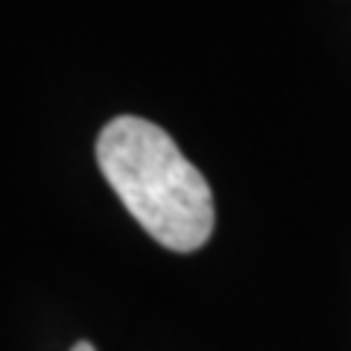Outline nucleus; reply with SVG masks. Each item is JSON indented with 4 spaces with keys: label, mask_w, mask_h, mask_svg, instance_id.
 Returning a JSON list of instances; mask_svg holds the SVG:
<instances>
[{
    "label": "nucleus",
    "mask_w": 351,
    "mask_h": 351,
    "mask_svg": "<svg viewBox=\"0 0 351 351\" xmlns=\"http://www.w3.org/2000/svg\"><path fill=\"white\" fill-rule=\"evenodd\" d=\"M97 164L141 228L170 252H196L214 232V193L176 141L144 117H114L97 138Z\"/></svg>",
    "instance_id": "1"
},
{
    "label": "nucleus",
    "mask_w": 351,
    "mask_h": 351,
    "mask_svg": "<svg viewBox=\"0 0 351 351\" xmlns=\"http://www.w3.org/2000/svg\"><path fill=\"white\" fill-rule=\"evenodd\" d=\"M71 351H97V348H94L91 343H76V346H73Z\"/></svg>",
    "instance_id": "2"
}]
</instances>
